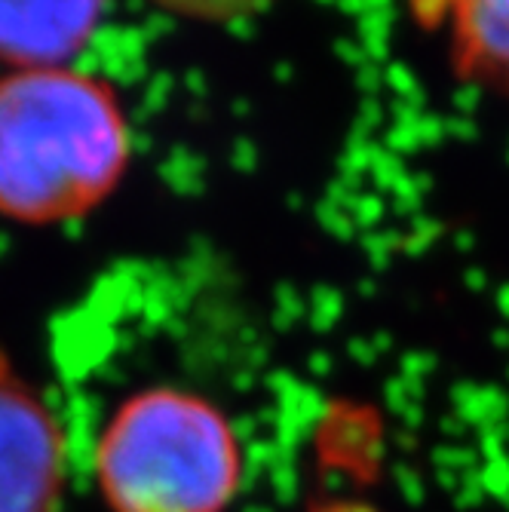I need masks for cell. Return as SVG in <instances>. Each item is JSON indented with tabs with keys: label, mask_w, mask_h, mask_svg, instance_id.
Segmentation results:
<instances>
[{
	"label": "cell",
	"mask_w": 509,
	"mask_h": 512,
	"mask_svg": "<svg viewBox=\"0 0 509 512\" xmlns=\"http://www.w3.org/2000/svg\"><path fill=\"white\" fill-rule=\"evenodd\" d=\"M129 166L114 89L71 68L0 77V215L25 224L83 218Z\"/></svg>",
	"instance_id": "6da1fadb"
},
{
	"label": "cell",
	"mask_w": 509,
	"mask_h": 512,
	"mask_svg": "<svg viewBox=\"0 0 509 512\" xmlns=\"http://www.w3.org/2000/svg\"><path fill=\"white\" fill-rule=\"evenodd\" d=\"M240 442L203 396L157 387L117 408L96 451L114 512H224L240 485Z\"/></svg>",
	"instance_id": "7a4b0ae2"
},
{
	"label": "cell",
	"mask_w": 509,
	"mask_h": 512,
	"mask_svg": "<svg viewBox=\"0 0 509 512\" xmlns=\"http://www.w3.org/2000/svg\"><path fill=\"white\" fill-rule=\"evenodd\" d=\"M62 485L59 430L25 390L0 384V512H53Z\"/></svg>",
	"instance_id": "3957f363"
},
{
	"label": "cell",
	"mask_w": 509,
	"mask_h": 512,
	"mask_svg": "<svg viewBox=\"0 0 509 512\" xmlns=\"http://www.w3.org/2000/svg\"><path fill=\"white\" fill-rule=\"evenodd\" d=\"M411 10L442 34L460 80L509 99V0H411Z\"/></svg>",
	"instance_id": "277c9868"
},
{
	"label": "cell",
	"mask_w": 509,
	"mask_h": 512,
	"mask_svg": "<svg viewBox=\"0 0 509 512\" xmlns=\"http://www.w3.org/2000/svg\"><path fill=\"white\" fill-rule=\"evenodd\" d=\"M105 0H0V62L62 68L99 28Z\"/></svg>",
	"instance_id": "5b68a950"
},
{
	"label": "cell",
	"mask_w": 509,
	"mask_h": 512,
	"mask_svg": "<svg viewBox=\"0 0 509 512\" xmlns=\"http://www.w3.org/2000/svg\"><path fill=\"white\" fill-rule=\"evenodd\" d=\"M160 10L194 22H237L261 13L273 0H151Z\"/></svg>",
	"instance_id": "8992f818"
}]
</instances>
